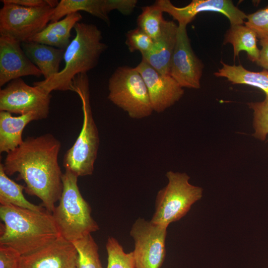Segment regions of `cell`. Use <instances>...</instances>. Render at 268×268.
<instances>
[{"label": "cell", "instance_id": "1", "mask_svg": "<svg viewBox=\"0 0 268 268\" xmlns=\"http://www.w3.org/2000/svg\"><path fill=\"white\" fill-rule=\"evenodd\" d=\"M60 140L51 134L28 136L7 153L3 164L5 174L18 173L24 181L25 192L42 201L47 211L53 212L63 191V175L58 162Z\"/></svg>", "mask_w": 268, "mask_h": 268}, {"label": "cell", "instance_id": "2", "mask_svg": "<svg viewBox=\"0 0 268 268\" xmlns=\"http://www.w3.org/2000/svg\"><path fill=\"white\" fill-rule=\"evenodd\" d=\"M0 245L11 247L21 256L33 253L61 236L52 214L13 205H1Z\"/></svg>", "mask_w": 268, "mask_h": 268}, {"label": "cell", "instance_id": "3", "mask_svg": "<svg viewBox=\"0 0 268 268\" xmlns=\"http://www.w3.org/2000/svg\"><path fill=\"white\" fill-rule=\"evenodd\" d=\"M75 36L66 49L64 67L48 79L33 83L45 92L55 90L72 91V81L81 73H86L97 65L107 45L102 42L101 31L95 25L77 22L74 26Z\"/></svg>", "mask_w": 268, "mask_h": 268}, {"label": "cell", "instance_id": "4", "mask_svg": "<svg viewBox=\"0 0 268 268\" xmlns=\"http://www.w3.org/2000/svg\"><path fill=\"white\" fill-rule=\"evenodd\" d=\"M73 91L80 98L83 112L82 129L63 160L65 169L78 177L92 175L99 146L98 129L93 118L90 101L89 80L86 73L77 75L72 81Z\"/></svg>", "mask_w": 268, "mask_h": 268}, {"label": "cell", "instance_id": "5", "mask_svg": "<svg viewBox=\"0 0 268 268\" xmlns=\"http://www.w3.org/2000/svg\"><path fill=\"white\" fill-rule=\"evenodd\" d=\"M78 177L65 169L62 195L52 213L61 236L72 243L99 230L91 207L80 192Z\"/></svg>", "mask_w": 268, "mask_h": 268}, {"label": "cell", "instance_id": "6", "mask_svg": "<svg viewBox=\"0 0 268 268\" xmlns=\"http://www.w3.org/2000/svg\"><path fill=\"white\" fill-rule=\"evenodd\" d=\"M166 176L168 183L157 194L155 210L150 221L168 227L184 217L202 198L203 189L192 185L186 173L169 171Z\"/></svg>", "mask_w": 268, "mask_h": 268}, {"label": "cell", "instance_id": "7", "mask_svg": "<svg viewBox=\"0 0 268 268\" xmlns=\"http://www.w3.org/2000/svg\"><path fill=\"white\" fill-rule=\"evenodd\" d=\"M108 90V99L132 119L146 118L153 112L144 80L135 68L118 67L109 78Z\"/></svg>", "mask_w": 268, "mask_h": 268}, {"label": "cell", "instance_id": "8", "mask_svg": "<svg viewBox=\"0 0 268 268\" xmlns=\"http://www.w3.org/2000/svg\"><path fill=\"white\" fill-rule=\"evenodd\" d=\"M0 35L26 42L42 31L51 21L54 8L50 6L28 7L1 2Z\"/></svg>", "mask_w": 268, "mask_h": 268}, {"label": "cell", "instance_id": "9", "mask_svg": "<svg viewBox=\"0 0 268 268\" xmlns=\"http://www.w3.org/2000/svg\"><path fill=\"white\" fill-rule=\"evenodd\" d=\"M167 227L138 218L130 234L134 242L135 268H160L166 256Z\"/></svg>", "mask_w": 268, "mask_h": 268}, {"label": "cell", "instance_id": "10", "mask_svg": "<svg viewBox=\"0 0 268 268\" xmlns=\"http://www.w3.org/2000/svg\"><path fill=\"white\" fill-rule=\"evenodd\" d=\"M51 97V94L28 85L21 78H16L0 90V111L20 115L34 113L41 120L46 119Z\"/></svg>", "mask_w": 268, "mask_h": 268}, {"label": "cell", "instance_id": "11", "mask_svg": "<svg viewBox=\"0 0 268 268\" xmlns=\"http://www.w3.org/2000/svg\"><path fill=\"white\" fill-rule=\"evenodd\" d=\"M186 27L178 25L169 74L182 88L198 89L203 65L193 51Z\"/></svg>", "mask_w": 268, "mask_h": 268}, {"label": "cell", "instance_id": "12", "mask_svg": "<svg viewBox=\"0 0 268 268\" xmlns=\"http://www.w3.org/2000/svg\"><path fill=\"white\" fill-rule=\"evenodd\" d=\"M155 3L178 22V25L185 26L191 22L201 12L220 13L229 20L230 25L243 24L247 15L230 0H193L184 7H177L169 0H158Z\"/></svg>", "mask_w": 268, "mask_h": 268}, {"label": "cell", "instance_id": "13", "mask_svg": "<svg viewBox=\"0 0 268 268\" xmlns=\"http://www.w3.org/2000/svg\"><path fill=\"white\" fill-rule=\"evenodd\" d=\"M134 68L144 80L153 111H164L184 95L183 88L170 74L160 73L143 60Z\"/></svg>", "mask_w": 268, "mask_h": 268}, {"label": "cell", "instance_id": "14", "mask_svg": "<svg viewBox=\"0 0 268 268\" xmlns=\"http://www.w3.org/2000/svg\"><path fill=\"white\" fill-rule=\"evenodd\" d=\"M21 43L11 37L0 35V86L22 76L42 74L23 50Z\"/></svg>", "mask_w": 268, "mask_h": 268}, {"label": "cell", "instance_id": "15", "mask_svg": "<svg viewBox=\"0 0 268 268\" xmlns=\"http://www.w3.org/2000/svg\"><path fill=\"white\" fill-rule=\"evenodd\" d=\"M77 257L73 243L60 236L40 250L21 256L20 268H74Z\"/></svg>", "mask_w": 268, "mask_h": 268}, {"label": "cell", "instance_id": "16", "mask_svg": "<svg viewBox=\"0 0 268 268\" xmlns=\"http://www.w3.org/2000/svg\"><path fill=\"white\" fill-rule=\"evenodd\" d=\"M178 25L165 20L159 37L153 40L150 50L141 54L142 60L162 74H169L177 41Z\"/></svg>", "mask_w": 268, "mask_h": 268}, {"label": "cell", "instance_id": "17", "mask_svg": "<svg viewBox=\"0 0 268 268\" xmlns=\"http://www.w3.org/2000/svg\"><path fill=\"white\" fill-rule=\"evenodd\" d=\"M120 7V0H61L55 7L50 22H54L68 14L84 11L109 25L108 13L114 10L119 11Z\"/></svg>", "mask_w": 268, "mask_h": 268}, {"label": "cell", "instance_id": "18", "mask_svg": "<svg viewBox=\"0 0 268 268\" xmlns=\"http://www.w3.org/2000/svg\"><path fill=\"white\" fill-rule=\"evenodd\" d=\"M21 45L27 57L42 72L44 79L60 71L65 50L34 42H23Z\"/></svg>", "mask_w": 268, "mask_h": 268}, {"label": "cell", "instance_id": "19", "mask_svg": "<svg viewBox=\"0 0 268 268\" xmlns=\"http://www.w3.org/2000/svg\"><path fill=\"white\" fill-rule=\"evenodd\" d=\"M41 120L36 114L30 113L14 117L6 111L0 112V152L8 153L23 141L22 133L31 122Z\"/></svg>", "mask_w": 268, "mask_h": 268}, {"label": "cell", "instance_id": "20", "mask_svg": "<svg viewBox=\"0 0 268 268\" xmlns=\"http://www.w3.org/2000/svg\"><path fill=\"white\" fill-rule=\"evenodd\" d=\"M82 19L79 12L73 13L51 22L28 42H34L66 50L70 43L71 30Z\"/></svg>", "mask_w": 268, "mask_h": 268}, {"label": "cell", "instance_id": "21", "mask_svg": "<svg viewBox=\"0 0 268 268\" xmlns=\"http://www.w3.org/2000/svg\"><path fill=\"white\" fill-rule=\"evenodd\" d=\"M222 67L214 75L222 77L233 84H246L256 87L264 91L268 99V71H252L245 68L242 65H229L221 62Z\"/></svg>", "mask_w": 268, "mask_h": 268}, {"label": "cell", "instance_id": "22", "mask_svg": "<svg viewBox=\"0 0 268 268\" xmlns=\"http://www.w3.org/2000/svg\"><path fill=\"white\" fill-rule=\"evenodd\" d=\"M256 33L246 25H230L225 35L223 44L230 43L232 45L234 58L244 51L247 53L248 59L256 63L260 53Z\"/></svg>", "mask_w": 268, "mask_h": 268}, {"label": "cell", "instance_id": "23", "mask_svg": "<svg viewBox=\"0 0 268 268\" xmlns=\"http://www.w3.org/2000/svg\"><path fill=\"white\" fill-rule=\"evenodd\" d=\"M25 187L10 179L5 174L3 164H0V203L1 205H13L34 211H42V206L35 205L26 200L23 191Z\"/></svg>", "mask_w": 268, "mask_h": 268}, {"label": "cell", "instance_id": "24", "mask_svg": "<svg viewBox=\"0 0 268 268\" xmlns=\"http://www.w3.org/2000/svg\"><path fill=\"white\" fill-rule=\"evenodd\" d=\"M72 243L78 254V268H103L99 259L98 246L91 234Z\"/></svg>", "mask_w": 268, "mask_h": 268}, {"label": "cell", "instance_id": "25", "mask_svg": "<svg viewBox=\"0 0 268 268\" xmlns=\"http://www.w3.org/2000/svg\"><path fill=\"white\" fill-rule=\"evenodd\" d=\"M163 12L155 3L142 7V12L137 18V27L155 40L160 35L165 21Z\"/></svg>", "mask_w": 268, "mask_h": 268}, {"label": "cell", "instance_id": "26", "mask_svg": "<svg viewBox=\"0 0 268 268\" xmlns=\"http://www.w3.org/2000/svg\"><path fill=\"white\" fill-rule=\"evenodd\" d=\"M106 248L108 255L106 268H135L133 252L125 253L122 245L115 238H108Z\"/></svg>", "mask_w": 268, "mask_h": 268}, {"label": "cell", "instance_id": "27", "mask_svg": "<svg viewBox=\"0 0 268 268\" xmlns=\"http://www.w3.org/2000/svg\"><path fill=\"white\" fill-rule=\"evenodd\" d=\"M253 111L254 137L264 141L268 135V99L248 103Z\"/></svg>", "mask_w": 268, "mask_h": 268}, {"label": "cell", "instance_id": "28", "mask_svg": "<svg viewBox=\"0 0 268 268\" xmlns=\"http://www.w3.org/2000/svg\"><path fill=\"white\" fill-rule=\"evenodd\" d=\"M125 43L131 52L138 51L142 54L150 50L153 40L142 30L137 27L127 32Z\"/></svg>", "mask_w": 268, "mask_h": 268}, {"label": "cell", "instance_id": "29", "mask_svg": "<svg viewBox=\"0 0 268 268\" xmlns=\"http://www.w3.org/2000/svg\"><path fill=\"white\" fill-rule=\"evenodd\" d=\"M246 26L252 29L260 40L268 39V5L247 15Z\"/></svg>", "mask_w": 268, "mask_h": 268}, {"label": "cell", "instance_id": "30", "mask_svg": "<svg viewBox=\"0 0 268 268\" xmlns=\"http://www.w3.org/2000/svg\"><path fill=\"white\" fill-rule=\"evenodd\" d=\"M21 257L13 248L0 245V268H20Z\"/></svg>", "mask_w": 268, "mask_h": 268}, {"label": "cell", "instance_id": "31", "mask_svg": "<svg viewBox=\"0 0 268 268\" xmlns=\"http://www.w3.org/2000/svg\"><path fill=\"white\" fill-rule=\"evenodd\" d=\"M0 1L28 7L50 6L55 8L59 3L56 0H1Z\"/></svg>", "mask_w": 268, "mask_h": 268}, {"label": "cell", "instance_id": "32", "mask_svg": "<svg viewBox=\"0 0 268 268\" xmlns=\"http://www.w3.org/2000/svg\"><path fill=\"white\" fill-rule=\"evenodd\" d=\"M261 49L260 50L257 65L268 71V39L260 40Z\"/></svg>", "mask_w": 268, "mask_h": 268}, {"label": "cell", "instance_id": "33", "mask_svg": "<svg viewBox=\"0 0 268 268\" xmlns=\"http://www.w3.org/2000/svg\"><path fill=\"white\" fill-rule=\"evenodd\" d=\"M77 268V266H76V267H75V268Z\"/></svg>", "mask_w": 268, "mask_h": 268}]
</instances>
